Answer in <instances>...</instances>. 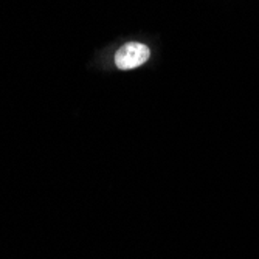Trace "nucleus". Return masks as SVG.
<instances>
[{"label":"nucleus","mask_w":259,"mask_h":259,"mask_svg":"<svg viewBox=\"0 0 259 259\" xmlns=\"http://www.w3.org/2000/svg\"><path fill=\"white\" fill-rule=\"evenodd\" d=\"M151 56L149 47L140 42H127L115 53V65L120 70H132L143 65Z\"/></svg>","instance_id":"f257e3e1"}]
</instances>
